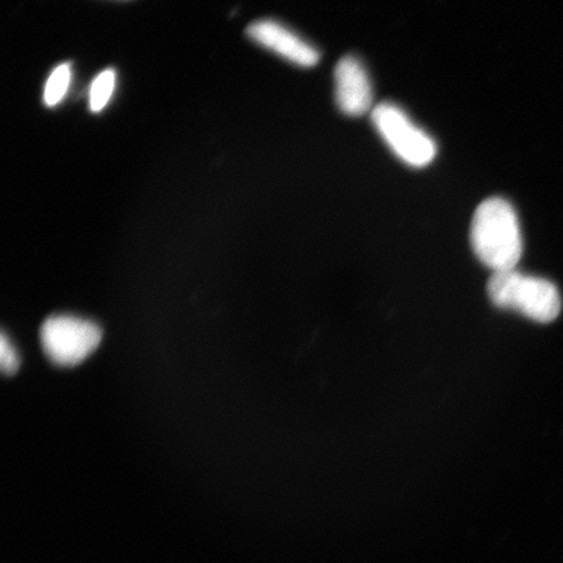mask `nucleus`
I'll return each instance as SVG.
<instances>
[{
    "instance_id": "obj_1",
    "label": "nucleus",
    "mask_w": 563,
    "mask_h": 563,
    "mask_svg": "<svg viewBox=\"0 0 563 563\" xmlns=\"http://www.w3.org/2000/svg\"><path fill=\"white\" fill-rule=\"evenodd\" d=\"M471 245L478 262L493 273L516 269L523 255V238L516 209L503 197L477 207L471 223Z\"/></svg>"
},
{
    "instance_id": "obj_2",
    "label": "nucleus",
    "mask_w": 563,
    "mask_h": 563,
    "mask_svg": "<svg viewBox=\"0 0 563 563\" xmlns=\"http://www.w3.org/2000/svg\"><path fill=\"white\" fill-rule=\"evenodd\" d=\"M487 291L496 307L541 323L554 321L561 312L560 292L552 282L517 269L493 273Z\"/></svg>"
},
{
    "instance_id": "obj_3",
    "label": "nucleus",
    "mask_w": 563,
    "mask_h": 563,
    "mask_svg": "<svg viewBox=\"0 0 563 563\" xmlns=\"http://www.w3.org/2000/svg\"><path fill=\"white\" fill-rule=\"evenodd\" d=\"M372 123L394 156L404 164L421 168L431 165L438 156V144L433 137L398 104L383 102L375 106Z\"/></svg>"
},
{
    "instance_id": "obj_4",
    "label": "nucleus",
    "mask_w": 563,
    "mask_h": 563,
    "mask_svg": "<svg viewBox=\"0 0 563 563\" xmlns=\"http://www.w3.org/2000/svg\"><path fill=\"white\" fill-rule=\"evenodd\" d=\"M101 341V328L79 317L54 316L41 328L42 347L62 367H74L86 361Z\"/></svg>"
},
{
    "instance_id": "obj_5",
    "label": "nucleus",
    "mask_w": 563,
    "mask_h": 563,
    "mask_svg": "<svg viewBox=\"0 0 563 563\" xmlns=\"http://www.w3.org/2000/svg\"><path fill=\"white\" fill-rule=\"evenodd\" d=\"M246 35L295 66L311 68L321 59L320 52L313 45L278 21L258 20L246 27Z\"/></svg>"
},
{
    "instance_id": "obj_6",
    "label": "nucleus",
    "mask_w": 563,
    "mask_h": 563,
    "mask_svg": "<svg viewBox=\"0 0 563 563\" xmlns=\"http://www.w3.org/2000/svg\"><path fill=\"white\" fill-rule=\"evenodd\" d=\"M335 102L344 115L362 117L373 108V89L367 68L354 55L343 56L334 70Z\"/></svg>"
},
{
    "instance_id": "obj_7",
    "label": "nucleus",
    "mask_w": 563,
    "mask_h": 563,
    "mask_svg": "<svg viewBox=\"0 0 563 563\" xmlns=\"http://www.w3.org/2000/svg\"><path fill=\"white\" fill-rule=\"evenodd\" d=\"M117 86L114 69H106L91 82L89 91V108L91 112H101L111 100Z\"/></svg>"
},
{
    "instance_id": "obj_8",
    "label": "nucleus",
    "mask_w": 563,
    "mask_h": 563,
    "mask_svg": "<svg viewBox=\"0 0 563 563\" xmlns=\"http://www.w3.org/2000/svg\"><path fill=\"white\" fill-rule=\"evenodd\" d=\"M70 76H73V70H70V65L68 63H63V65L56 67L51 77H48L46 81V87L44 91V101L48 108H55L56 104L63 101V98L66 97Z\"/></svg>"
},
{
    "instance_id": "obj_9",
    "label": "nucleus",
    "mask_w": 563,
    "mask_h": 563,
    "mask_svg": "<svg viewBox=\"0 0 563 563\" xmlns=\"http://www.w3.org/2000/svg\"><path fill=\"white\" fill-rule=\"evenodd\" d=\"M0 364H2L5 375H13L20 367L18 352L13 349L5 333L2 334V340H0Z\"/></svg>"
}]
</instances>
